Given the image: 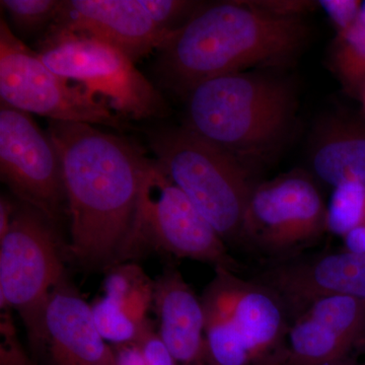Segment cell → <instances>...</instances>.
Here are the masks:
<instances>
[{
    "mask_svg": "<svg viewBox=\"0 0 365 365\" xmlns=\"http://www.w3.org/2000/svg\"><path fill=\"white\" fill-rule=\"evenodd\" d=\"M63 173L71 241L79 267L109 270L135 255L141 185L153 160L95 125L49 120Z\"/></svg>",
    "mask_w": 365,
    "mask_h": 365,
    "instance_id": "1",
    "label": "cell"
},
{
    "mask_svg": "<svg viewBox=\"0 0 365 365\" xmlns=\"http://www.w3.org/2000/svg\"><path fill=\"white\" fill-rule=\"evenodd\" d=\"M304 38L299 16H271L244 1L203 6L158 46L155 72L165 88L186 97L209 79L280 63Z\"/></svg>",
    "mask_w": 365,
    "mask_h": 365,
    "instance_id": "2",
    "label": "cell"
},
{
    "mask_svg": "<svg viewBox=\"0 0 365 365\" xmlns=\"http://www.w3.org/2000/svg\"><path fill=\"white\" fill-rule=\"evenodd\" d=\"M186 98L184 127L247 167L280 143L292 119L287 86L258 74L237 72L211 78Z\"/></svg>",
    "mask_w": 365,
    "mask_h": 365,
    "instance_id": "3",
    "label": "cell"
},
{
    "mask_svg": "<svg viewBox=\"0 0 365 365\" xmlns=\"http://www.w3.org/2000/svg\"><path fill=\"white\" fill-rule=\"evenodd\" d=\"M204 361L207 365H281L290 319L270 288L216 268L204 290Z\"/></svg>",
    "mask_w": 365,
    "mask_h": 365,
    "instance_id": "4",
    "label": "cell"
},
{
    "mask_svg": "<svg viewBox=\"0 0 365 365\" xmlns=\"http://www.w3.org/2000/svg\"><path fill=\"white\" fill-rule=\"evenodd\" d=\"M155 160L227 244L241 246L245 211L255 184L251 170L186 127L148 132Z\"/></svg>",
    "mask_w": 365,
    "mask_h": 365,
    "instance_id": "5",
    "label": "cell"
},
{
    "mask_svg": "<svg viewBox=\"0 0 365 365\" xmlns=\"http://www.w3.org/2000/svg\"><path fill=\"white\" fill-rule=\"evenodd\" d=\"M66 280L56 225L37 209L20 202L0 239L1 309H16L35 352L46 340L45 313L50 294Z\"/></svg>",
    "mask_w": 365,
    "mask_h": 365,
    "instance_id": "6",
    "label": "cell"
},
{
    "mask_svg": "<svg viewBox=\"0 0 365 365\" xmlns=\"http://www.w3.org/2000/svg\"><path fill=\"white\" fill-rule=\"evenodd\" d=\"M37 54L54 73L78 81L104 98L124 119L165 117V98L117 47L83 34L49 29L38 43Z\"/></svg>",
    "mask_w": 365,
    "mask_h": 365,
    "instance_id": "7",
    "label": "cell"
},
{
    "mask_svg": "<svg viewBox=\"0 0 365 365\" xmlns=\"http://www.w3.org/2000/svg\"><path fill=\"white\" fill-rule=\"evenodd\" d=\"M326 213L318 186L302 170L256 182L245 211L241 246L265 263L299 256L327 232Z\"/></svg>",
    "mask_w": 365,
    "mask_h": 365,
    "instance_id": "8",
    "label": "cell"
},
{
    "mask_svg": "<svg viewBox=\"0 0 365 365\" xmlns=\"http://www.w3.org/2000/svg\"><path fill=\"white\" fill-rule=\"evenodd\" d=\"M0 100L49 120L101 125L119 131L125 128L124 118L104 98L54 73L4 19L0 21Z\"/></svg>",
    "mask_w": 365,
    "mask_h": 365,
    "instance_id": "9",
    "label": "cell"
},
{
    "mask_svg": "<svg viewBox=\"0 0 365 365\" xmlns=\"http://www.w3.org/2000/svg\"><path fill=\"white\" fill-rule=\"evenodd\" d=\"M143 247L237 274L244 268L215 227L155 160L144 176L139 196L135 253Z\"/></svg>",
    "mask_w": 365,
    "mask_h": 365,
    "instance_id": "10",
    "label": "cell"
},
{
    "mask_svg": "<svg viewBox=\"0 0 365 365\" xmlns=\"http://www.w3.org/2000/svg\"><path fill=\"white\" fill-rule=\"evenodd\" d=\"M0 177L20 202L55 225L67 215L58 151L29 113L0 104Z\"/></svg>",
    "mask_w": 365,
    "mask_h": 365,
    "instance_id": "11",
    "label": "cell"
},
{
    "mask_svg": "<svg viewBox=\"0 0 365 365\" xmlns=\"http://www.w3.org/2000/svg\"><path fill=\"white\" fill-rule=\"evenodd\" d=\"M252 279L279 297L292 323L323 297L342 295L365 300V256L347 250L300 254L265 263Z\"/></svg>",
    "mask_w": 365,
    "mask_h": 365,
    "instance_id": "12",
    "label": "cell"
},
{
    "mask_svg": "<svg viewBox=\"0 0 365 365\" xmlns=\"http://www.w3.org/2000/svg\"><path fill=\"white\" fill-rule=\"evenodd\" d=\"M365 352V300L327 297L290 323L287 354L281 365H354Z\"/></svg>",
    "mask_w": 365,
    "mask_h": 365,
    "instance_id": "13",
    "label": "cell"
},
{
    "mask_svg": "<svg viewBox=\"0 0 365 365\" xmlns=\"http://www.w3.org/2000/svg\"><path fill=\"white\" fill-rule=\"evenodd\" d=\"M50 29L104 41L134 62L155 51L170 35L153 21L140 0H61Z\"/></svg>",
    "mask_w": 365,
    "mask_h": 365,
    "instance_id": "14",
    "label": "cell"
},
{
    "mask_svg": "<svg viewBox=\"0 0 365 365\" xmlns=\"http://www.w3.org/2000/svg\"><path fill=\"white\" fill-rule=\"evenodd\" d=\"M48 365H116L114 350L98 333L91 306L67 280L53 290L45 313Z\"/></svg>",
    "mask_w": 365,
    "mask_h": 365,
    "instance_id": "15",
    "label": "cell"
},
{
    "mask_svg": "<svg viewBox=\"0 0 365 365\" xmlns=\"http://www.w3.org/2000/svg\"><path fill=\"white\" fill-rule=\"evenodd\" d=\"M153 306L158 336L178 365H194L204 360L202 302L175 266H167L153 281Z\"/></svg>",
    "mask_w": 365,
    "mask_h": 365,
    "instance_id": "16",
    "label": "cell"
},
{
    "mask_svg": "<svg viewBox=\"0 0 365 365\" xmlns=\"http://www.w3.org/2000/svg\"><path fill=\"white\" fill-rule=\"evenodd\" d=\"M312 167L333 188L346 184L365 187V134L338 131L326 136L314 148Z\"/></svg>",
    "mask_w": 365,
    "mask_h": 365,
    "instance_id": "17",
    "label": "cell"
},
{
    "mask_svg": "<svg viewBox=\"0 0 365 365\" xmlns=\"http://www.w3.org/2000/svg\"><path fill=\"white\" fill-rule=\"evenodd\" d=\"M108 271L106 297L115 300L137 325L143 327L148 322L146 312L153 306V281L135 264H119Z\"/></svg>",
    "mask_w": 365,
    "mask_h": 365,
    "instance_id": "18",
    "label": "cell"
},
{
    "mask_svg": "<svg viewBox=\"0 0 365 365\" xmlns=\"http://www.w3.org/2000/svg\"><path fill=\"white\" fill-rule=\"evenodd\" d=\"M332 63L348 88L355 90L365 86V1L354 24L336 36Z\"/></svg>",
    "mask_w": 365,
    "mask_h": 365,
    "instance_id": "19",
    "label": "cell"
},
{
    "mask_svg": "<svg viewBox=\"0 0 365 365\" xmlns=\"http://www.w3.org/2000/svg\"><path fill=\"white\" fill-rule=\"evenodd\" d=\"M365 223V187L346 184L334 188L327 205V232L343 237Z\"/></svg>",
    "mask_w": 365,
    "mask_h": 365,
    "instance_id": "20",
    "label": "cell"
},
{
    "mask_svg": "<svg viewBox=\"0 0 365 365\" xmlns=\"http://www.w3.org/2000/svg\"><path fill=\"white\" fill-rule=\"evenodd\" d=\"M0 4L9 14L11 30L19 39L39 33L45 35L61 6L60 0H1Z\"/></svg>",
    "mask_w": 365,
    "mask_h": 365,
    "instance_id": "21",
    "label": "cell"
},
{
    "mask_svg": "<svg viewBox=\"0 0 365 365\" xmlns=\"http://www.w3.org/2000/svg\"><path fill=\"white\" fill-rule=\"evenodd\" d=\"M93 322L103 339L120 345L136 342L143 327L137 325L115 300L105 297L91 306Z\"/></svg>",
    "mask_w": 365,
    "mask_h": 365,
    "instance_id": "22",
    "label": "cell"
},
{
    "mask_svg": "<svg viewBox=\"0 0 365 365\" xmlns=\"http://www.w3.org/2000/svg\"><path fill=\"white\" fill-rule=\"evenodd\" d=\"M140 2L153 21L169 34L181 28L199 9L196 2L185 0H140Z\"/></svg>",
    "mask_w": 365,
    "mask_h": 365,
    "instance_id": "23",
    "label": "cell"
},
{
    "mask_svg": "<svg viewBox=\"0 0 365 365\" xmlns=\"http://www.w3.org/2000/svg\"><path fill=\"white\" fill-rule=\"evenodd\" d=\"M0 334H1V346H0L1 365H38L37 362L29 359L25 350L21 347L16 336L13 318L7 311L4 313L2 312L1 314Z\"/></svg>",
    "mask_w": 365,
    "mask_h": 365,
    "instance_id": "24",
    "label": "cell"
},
{
    "mask_svg": "<svg viewBox=\"0 0 365 365\" xmlns=\"http://www.w3.org/2000/svg\"><path fill=\"white\" fill-rule=\"evenodd\" d=\"M317 4L328 16L337 36L354 24L362 7V2L359 0H319Z\"/></svg>",
    "mask_w": 365,
    "mask_h": 365,
    "instance_id": "25",
    "label": "cell"
},
{
    "mask_svg": "<svg viewBox=\"0 0 365 365\" xmlns=\"http://www.w3.org/2000/svg\"><path fill=\"white\" fill-rule=\"evenodd\" d=\"M143 349L148 365H178L172 353L168 349L158 333L145 324L136 341Z\"/></svg>",
    "mask_w": 365,
    "mask_h": 365,
    "instance_id": "26",
    "label": "cell"
},
{
    "mask_svg": "<svg viewBox=\"0 0 365 365\" xmlns=\"http://www.w3.org/2000/svg\"><path fill=\"white\" fill-rule=\"evenodd\" d=\"M248 4L263 13L281 18H295L317 6V2L312 1H248Z\"/></svg>",
    "mask_w": 365,
    "mask_h": 365,
    "instance_id": "27",
    "label": "cell"
},
{
    "mask_svg": "<svg viewBox=\"0 0 365 365\" xmlns=\"http://www.w3.org/2000/svg\"><path fill=\"white\" fill-rule=\"evenodd\" d=\"M113 350L116 365H148L138 342L117 345Z\"/></svg>",
    "mask_w": 365,
    "mask_h": 365,
    "instance_id": "28",
    "label": "cell"
},
{
    "mask_svg": "<svg viewBox=\"0 0 365 365\" xmlns=\"http://www.w3.org/2000/svg\"><path fill=\"white\" fill-rule=\"evenodd\" d=\"M342 239L345 250L365 256V223L348 232Z\"/></svg>",
    "mask_w": 365,
    "mask_h": 365,
    "instance_id": "29",
    "label": "cell"
},
{
    "mask_svg": "<svg viewBox=\"0 0 365 365\" xmlns=\"http://www.w3.org/2000/svg\"><path fill=\"white\" fill-rule=\"evenodd\" d=\"M16 203L6 196L0 199V239L6 234L13 218Z\"/></svg>",
    "mask_w": 365,
    "mask_h": 365,
    "instance_id": "30",
    "label": "cell"
},
{
    "mask_svg": "<svg viewBox=\"0 0 365 365\" xmlns=\"http://www.w3.org/2000/svg\"><path fill=\"white\" fill-rule=\"evenodd\" d=\"M364 107H365V88H364Z\"/></svg>",
    "mask_w": 365,
    "mask_h": 365,
    "instance_id": "31",
    "label": "cell"
},
{
    "mask_svg": "<svg viewBox=\"0 0 365 365\" xmlns=\"http://www.w3.org/2000/svg\"><path fill=\"white\" fill-rule=\"evenodd\" d=\"M354 365H365V364H354Z\"/></svg>",
    "mask_w": 365,
    "mask_h": 365,
    "instance_id": "32",
    "label": "cell"
}]
</instances>
